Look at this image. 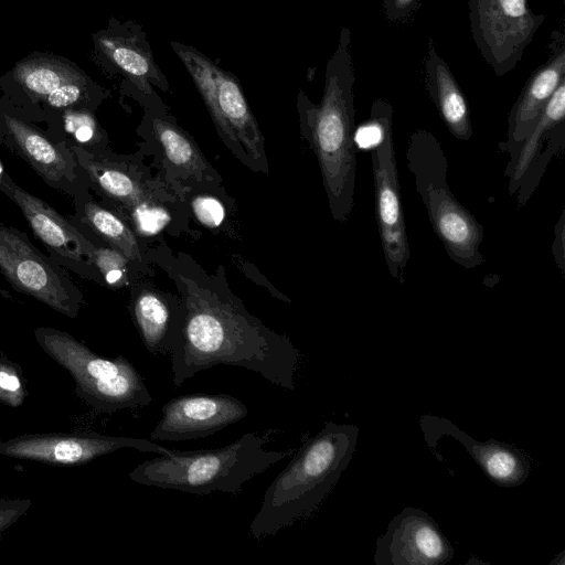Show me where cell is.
I'll use <instances>...</instances> for the list:
<instances>
[{"label":"cell","instance_id":"1","mask_svg":"<svg viewBox=\"0 0 565 565\" xmlns=\"http://www.w3.org/2000/svg\"><path fill=\"white\" fill-rule=\"evenodd\" d=\"M181 313L170 351L175 387L223 364L244 367L276 386L295 390L300 352L288 337L221 299L189 298Z\"/></svg>","mask_w":565,"mask_h":565},{"label":"cell","instance_id":"2","mask_svg":"<svg viewBox=\"0 0 565 565\" xmlns=\"http://www.w3.org/2000/svg\"><path fill=\"white\" fill-rule=\"evenodd\" d=\"M350 32L343 28L338 46L327 62L319 105L299 89L300 128L313 149L334 221H348L354 205L356 143L354 126V74L349 50Z\"/></svg>","mask_w":565,"mask_h":565},{"label":"cell","instance_id":"3","mask_svg":"<svg viewBox=\"0 0 565 565\" xmlns=\"http://www.w3.org/2000/svg\"><path fill=\"white\" fill-rule=\"evenodd\" d=\"M358 436L356 426L329 422L306 440L266 489L252 536L276 534L315 511L351 462Z\"/></svg>","mask_w":565,"mask_h":565},{"label":"cell","instance_id":"4","mask_svg":"<svg viewBox=\"0 0 565 565\" xmlns=\"http://www.w3.org/2000/svg\"><path fill=\"white\" fill-rule=\"evenodd\" d=\"M268 439L246 433L235 441L215 449L180 451L159 455L137 465L130 480L161 489L178 490L196 495L214 491L237 494L256 475L291 456L295 449L267 450Z\"/></svg>","mask_w":565,"mask_h":565},{"label":"cell","instance_id":"5","mask_svg":"<svg viewBox=\"0 0 565 565\" xmlns=\"http://www.w3.org/2000/svg\"><path fill=\"white\" fill-rule=\"evenodd\" d=\"M406 164L430 225L448 257L465 269L480 266L483 227L451 193L447 182L448 159L437 138L416 129L408 139Z\"/></svg>","mask_w":565,"mask_h":565},{"label":"cell","instance_id":"6","mask_svg":"<svg viewBox=\"0 0 565 565\" xmlns=\"http://www.w3.org/2000/svg\"><path fill=\"white\" fill-rule=\"evenodd\" d=\"M40 348L75 382V394L99 413L148 406L152 396L143 377L122 355L107 359L72 334L51 327L33 330Z\"/></svg>","mask_w":565,"mask_h":565},{"label":"cell","instance_id":"7","mask_svg":"<svg viewBox=\"0 0 565 565\" xmlns=\"http://www.w3.org/2000/svg\"><path fill=\"white\" fill-rule=\"evenodd\" d=\"M170 46L191 76L210 115L228 145L243 148L255 161L264 158V138L238 78L192 45Z\"/></svg>","mask_w":565,"mask_h":565},{"label":"cell","instance_id":"8","mask_svg":"<svg viewBox=\"0 0 565 565\" xmlns=\"http://www.w3.org/2000/svg\"><path fill=\"white\" fill-rule=\"evenodd\" d=\"M392 115L390 104L382 100L373 104L371 120L376 126L377 139L371 149V162L381 247L390 275L403 285L411 253L393 143Z\"/></svg>","mask_w":565,"mask_h":565},{"label":"cell","instance_id":"9","mask_svg":"<svg viewBox=\"0 0 565 565\" xmlns=\"http://www.w3.org/2000/svg\"><path fill=\"white\" fill-rule=\"evenodd\" d=\"M0 271L15 290L68 318L77 317L83 300L79 289L24 233L3 223H0Z\"/></svg>","mask_w":565,"mask_h":565},{"label":"cell","instance_id":"10","mask_svg":"<svg viewBox=\"0 0 565 565\" xmlns=\"http://www.w3.org/2000/svg\"><path fill=\"white\" fill-rule=\"evenodd\" d=\"M472 38L497 75L514 68L544 17L527 0H468Z\"/></svg>","mask_w":565,"mask_h":565},{"label":"cell","instance_id":"11","mask_svg":"<svg viewBox=\"0 0 565 565\" xmlns=\"http://www.w3.org/2000/svg\"><path fill=\"white\" fill-rule=\"evenodd\" d=\"M122 448L158 455H170L173 451L148 439L90 431L34 433L15 436L1 440L0 455L47 465L76 466Z\"/></svg>","mask_w":565,"mask_h":565},{"label":"cell","instance_id":"12","mask_svg":"<svg viewBox=\"0 0 565 565\" xmlns=\"http://www.w3.org/2000/svg\"><path fill=\"white\" fill-rule=\"evenodd\" d=\"M454 556V547L427 512L404 508L376 541L377 565H441Z\"/></svg>","mask_w":565,"mask_h":565},{"label":"cell","instance_id":"13","mask_svg":"<svg viewBox=\"0 0 565 565\" xmlns=\"http://www.w3.org/2000/svg\"><path fill=\"white\" fill-rule=\"evenodd\" d=\"M247 406L230 394H191L171 398L150 437L184 441L204 438L245 418Z\"/></svg>","mask_w":565,"mask_h":565},{"label":"cell","instance_id":"14","mask_svg":"<svg viewBox=\"0 0 565 565\" xmlns=\"http://www.w3.org/2000/svg\"><path fill=\"white\" fill-rule=\"evenodd\" d=\"M419 425L430 448L435 447L440 436L455 438L467 449L486 476L500 487L521 486L530 475L529 458L508 444L493 439L476 440L450 420L433 415L422 416Z\"/></svg>","mask_w":565,"mask_h":565},{"label":"cell","instance_id":"15","mask_svg":"<svg viewBox=\"0 0 565 565\" xmlns=\"http://www.w3.org/2000/svg\"><path fill=\"white\" fill-rule=\"evenodd\" d=\"M0 191L21 210L34 234L58 257L75 265H94L95 247L74 226L41 199L17 185L0 173Z\"/></svg>","mask_w":565,"mask_h":565},{"label":"cell","instance_id":"16","mask_svg":"<svg viewBox=\"0 0 565 565\" xmlns=\"http://www.w3.org/2000/svg\"><path fill=\"white\" fill-rule=\"evenodd\" d=\"M100 40L105 56L140 93L151 94L153 87L169 90L167 76L158 66L143 28L132 21L118 24Z\"/></svg>","mask_w":565,"mask_h":565},{"label":"cell","instance_id":"17","mask_svg":"<svg viewBox=\"0 0 565 565\" xmlns=\"http://www.w3.org/2000/svg\"><path fill=\"white\" fill-rule=\"evenodd\" d=\"M565 52L561 50L535 72L513 105L507 139L499 149L511 153L526 138L559 83L565 78Z\"/></svg>","mask_w":565,"mask_h":565},{"label":"cell","instance_id":"18","mask_svg":"<svg viewBox=\"0 0 565 565\" xmlns=\"http://www.w3.org/2000/svg\"><path fill=\"white\" fill-rule=\"evenodd\" d=\"M565 78L559 83L526 138L510 153L504 175L514 194L527 169L548 148L564 146Z\"/></svg>","mask_w":565,"mask_h":565},{"label":"cell","instance_id":"19","mask_svg":"<svg viewBox=\"0 0 565 565\" xmlns=\"http://www.w3.org/2000/svg\"><path fill=\"white\" fill-rule=\"evenodd\" d=\"M425 70L427 89L443 122L455 138L462 141L470 140L472 126L469 106L447 64L436 53L434 45L429 46Z\"/></svg>","mask_w":565,"mask_h":565},{"label":"cell","instance_id":"20","mask_svg":"<svg viewBox=\"0 0 565 565\" xmlns=\"http://www.w3.org/2000/svg\"><path fill=\"white\" fill-rule=\"evenodd\" d=\"M6 122L21 156L47 183L53 185L74 177L64 153L46 137L22 121L8 118Z\"/></svg>","mask_w":565,"mask_h":565},{"label":"cell","instance_id":"21","mask_svg":"<svg viewBox=\"0 0 565 565\" xmlns=\"http://www.w3.org/2000/svg\"><path fill=\"white\" fill-rule=\"evenodd\" d=\"M134 316L147 350L152 355L169 354L180 317L151 291H143L136 298Z\"/></svg>","mask_w":565,"mask_h":565},{"label":"cell","instance_id":"22","mask_svg":"<svg viewBox=\"0 0 565 565\" xmlns=\"http://www.w3.org/2000/svg\"><path fill=\"white\" fill-rule=\"evenodd\" d=\"M70 149L81 166L108 196L129 206L142 200L139 184L126 172L96 161L81 147L72 146Z\"/></svg>","mask_w":565,"mask_h":565},{"label":"cell","instance_id":"23","mask_svg":"<svg viewBox=\"0 0 565 565\" xmlns=\"http://www.w3.org/2000/svg\"><path fill=\"white\" fill-rule=\"evenodd\" d=\"M84 217L98 235L116 246L127 258H140L134 234L118 216L93 202H87L84 205Z\"/></svg>","mask_w":565,"mask_h":565},{"label":"cell","instance_id":"24","mask_svg":"<svg viewBox=\"0 0 565 565\" xmlns=\"http://www.w3.org/2000/svg\"><path fill=\"white\" fill-rule=\"evenodd\" d=\"M29 396L22 367L0 353V403L21 406Z\"/></svg>","mask_w":565,"mask_h":565},{"label":"cell","instance_id":"25","mask_svg":"<svg viewBox=\"0 0 565 565\" xmlns=\"http://www.w3.org/2000/svg\"><path fill=\"white\" fill-rule=\"evenodd\" d=\"M131 207V221L140 235H154L171 221L170 213L161 205L140 200Z\"/></svg>","mask_w":565,"mask_h":565},{"label":"cell","instance_id":"26","mask_svg":"<svg viewBox=\"0 0 565 565\" xmlns=\"http://www.w3.org/2000/svg\"><path fill=\"white\" fill-rule=\"evenodd\" d=\"M93 263L110 286L121 285L127 275V257L111 248H95Z\"/></svg>","mask_w":565,"mask_h":565},{"label":"cell","instance_id":"27","mask_svg":"<svg viewBox=\"0 0 565 565\" xmlns=\"http://www.w3.org/2000/svg\"><path fill=\"white\" fill-rule=\"evenodd\" d=\"M196 218L207 227H216L224 220L225 212L222 203L212 196H198L192 202Z\"/></svg>","mask_w":565,"mask_h":565},{"label":"cell","instance_id":"28","mask_svg":"<svg viewBox=\"0 0 565 565\" xmlns=\"http://www.w3.org/2000/svg\"><path fill=\"white\" fill-rule=\"evenodd\" d=\"M61 76L50 68H35L24 76L26 87L40 95H49L61 86Z\"/></svg>","mask_w":565,"mask_h":565},{"label":"cell","instance_id":"29","mask_svg":"<svg viewBox=\"0 0 565 565\" xmlns=\"http://www.w3.org/2000/svg\"><path fill=\"white\" fill-rule=\"evenodd\" d=\"M31 504L29 499H0V541L3 533L28 512Z\"/></svg>","mask_w":565,"mask_h":565},{"label":"cell","instance_id":"30","mask_svg":"<svg viewBox=\"0 0 565 565\" xmlns=\"http://www.w3.org/2000/svg\"><path fill=\"white\" fill-rule=\"evenodd\" d=\"M66 130L81 143H89L96 137V124L85 114L67 116Z\"/></svg>","mask_w":565,"mask_h":565},{"label":"cell","instance_id":"31","mask_svg":"<svg viewBox=\"0 0 565 565\" xmlns=\"http://www.w3.org/2000/svg\"><path fill=\"white\" fill-rule=\"evenodd\" d=\"M81 94L82 90L77 85L65 84L50 93L47 95V102L53 107H66L77 102Z\"/></svg>","mask_w":565,"mask_h":565},{"label":"cell","instance_id":"32","mask_svg":"<svg viewBox=\"0 0 565 565\" xmlns=\"http://www.w3.org/2000/svg\"><path fill=\"white\" fill-rule=\"evenodd\" d=\"M552 254L562 274L565 269V210L555 225V237L552 244Z\"/></svg>","mask_w":565,"mask_h":565},{"label":"cell","instance_id":"33","mask_svg":"<svg viewBox=\"0 0 565 565\" xmlns=\"http://www.w3.org/2000/svg\"><path fill=\"white\" fill-rule=\"evenodd\" d=\"M414 0H392V4L390 6V9L393 12L397 11H404L407 9Z\"/></svg>","mask_w":565,"mask_h":565},{"label":"cell","instance_id":"34","mask_svg":"<svg viewBox=\"0 0 565 565\" xmlns=\"http://www.w3.org/2000/svg\"><path fill=\"white\" fill-rule=\"evenodd\" d=\"M2 172H3V170H2V166L0 164V173H2Z\"/></svg>","mask_w":565,"mask_h":565},{"label":"cell","instance_id":"35","mask_svg":"<svg viewBox=\"0 0 565 565\" xmlns=\"http://www.w3.org/2000/svg\"><path fill=\"white\" fill-rule=\"evenodd\" d=\"M0 443H1V438H0Z\"/></svg>","mask_w":565,"mask_h":565}]
</instances>
